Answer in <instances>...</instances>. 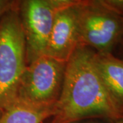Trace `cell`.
Here are the masks:
<instances>
[{
	"mask_svg": "<svg viewBox=\"0 0 123 123\" xmlns=\"http://www.w3.org/2000/svg\"><path fill=\"white\" fill-rule=\"evenodd\" d=\"M94 53L79 44L66 62L61 94L51 123L88 119L115 122L121 118L94 66Z\"/></svg>",
	"mask_w": 123,
	"mask_h": 123,
	"instance_id": "6da1fadb",
	"label": "cell"
},
{
	"mask_svg": "<svg viewBox=\"0 0 123 123\" xmlns=\"http://www.w3.org/2000/svg\"><path fill=\"white\" fill-rule=\"evenodd\" d=\"M18 3L0 20V111L17 101L19 83L27 65Z\"/></svg>",
	"mask_w": 123,
	"mask_h": 123,
	"instance_id": "7a4b0ae2",
	"label": "cell"
},
{
	"mask_svg": "<svg viewBox=\"0 0 123 123\" xmlns=\"http://www.w3.org/2000/svg\"><path fill=\"white\" fill-rule=\"evenodd\" d=\"M79 43L97 53H111L123 37V18L101 0H78Z\"/></svg>",
	"mask_w": 123,
	"mask_h": 123,
	"instance_id": "3957f363",
	"label": "cell"
},
{
	"mask_svg": "<svg viewBox=\"0 0 123 123\" xmlns=\"http://www.w3.org/2000/svg\"><path fill=\"white\" fill-rule=\"evenodd\" d=\"M66 62L43 55L27 64L17 99L37 105H55L61 94Z\"/></svg>",
	"mask_w": 123,
	"mask_h": 123,
	"instance_id": "277c9868",
	"label": "cell"
},
{
	"mask_svg": "<svg viewBox=\"0 0 123 123\" xmlns=\"http://www.w3.org/2000/svg\"><path fill=\"white\" fill-rule=\"evenodd\" d=\"M71 0H23L18 14L26 43L27 64L45 54L57 12Z\"/></svg>",
	"mask_w": 123,
	"mask_h": 123,
	"instance_id": "5b68a950",
	"label": "cell"
},
{
	"mask_svg": "<svg viewBox=\"0 0 123 123\" xmlns=\"http://www.w3.org/2000/svg\"><path fill=\"white\" fill-rule=\"evenodd\" d=\"M77 2L78 0H71L57 12L44 55L67 62L80 44L76 8Z\"/></svg>",
	"mask_w": 123,
	"mask_h": 123,
	"instance_id": "8992f818",
	"label": "cell"
},
{
	"mask_svg": "<svg viewBox=\"0 0 123 123\" xmlns=\"http://www.w3.org/2000/svg\"><path fill=\"white\" fill-rule=\"evenodd\" d=\"M93 61L107 91L123 116V58L94 51ZM120 119V118H119Z\"/></svg>",
	"mask_w": 123,
	"mask_h": 123,
	"instance_id": "52a82bcc",
	"label": "cell"
},
{
	"mask_svg": "<svg viewBox=\"0 0 123 123\" xmlns=\"http://www.w3.org/2000/svg\"><path fill=\"white\" fill-rule=\"evenodd\" d=\"M55 105H37L19 99L6 110L0 111V123H43L52 118Z\"/></svg>",
	"mask_w": 123,
	"mask_h": 123,
	"instance_id": "ba28073f",
	"label": "cell"
},
{
	"mask_svg": "<svg viewBox=\"0 0 123 123\" xmlns=\"http://www.w3.org/2000/svg\"><path fill=\"white\" fill-rule=\"evenodd\" d=\"M101 1L108 8L123 18V0H101Z\"/></svg>",
	"mask_w": 123,
	"mask_h": 123,
	"instance_id": "9c48e42d",
	"label": "cell"
},
{
	"mask_svg": "<svg viewBox=\"0 0 123 123\" xmlns=\"http://www.w3.org/2000/svg\"><path fill=\"white\" fill-rule=\"evenodd\" d=\"M18 1L0 0V20L6 12L17 6Z\"/></svg>",
	"mask_w": 123,
	"mask_h": 123,
	"instance_id": "30bf717a",
	"label": "cell"
},
{
	"mask_svg": "<svg viewBox=\"0 0 123 123\" xmlns=\"http://www.w3.org/2000/svg\"><path fill=\"white\" fill-rule=\"evenodd\" d=\"M68 123H114V122L105 119H88Z\"/></svg>",
	"mask_w": 123,
	"mask_h": 123,
	"instance_id": "8fae6325",
	"label": "cell"
},
{
	"mask_svg": "<svg viewBox=\"0 0 123 123\" xmlns=\"http://www.w3.org/2000/svg\"><path fill=\"white\" fill-rule=\"evenodd\" d=\"M118 47H120L121 51H122V53H123V38H122V40H120V43H119V44L118 45ZM122 58H123V57H122Z\"/></svg>",
	"mask_w": 123,
	"mask_h": 123,
	"instance_id": "7c38bea8",
	"label": "cell"
},
{
	"mask_svg": "<svg viewBox=\"0 0 123 123\" xmlns=\"http://www.w3.org/2000/svg\"><path fill=\"white\" fill-rule=\"evenodd\" d=\"M114 123H123V116L120 118V119H118V120H116V121H115L114 122Z\"/></svg>",
	"mask_w": 123,
	"mask_h": 123,
	"instance_id": "4fadbf2b",
	"label": "cell"
}]
</instances>
